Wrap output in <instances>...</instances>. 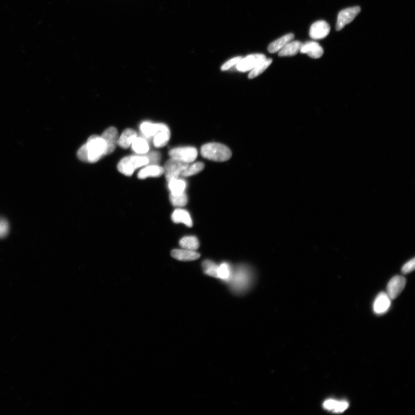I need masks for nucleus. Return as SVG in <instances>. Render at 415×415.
<instances>
[{
    "instance_id": "obj_21",
    "label": "nucleus",
    "mask_w": 415,
    "mask_h": 415,
    "mask_svg": "<svg viewBox=\"0 0 415 415\" xmlns=\"http://www.w3.org/2000/svg\"><path fill=\"white\" fill-rule=\"evenodd\" d=\"M294 38V35L292 33L284 35V36L278 39V40L270 44L268 47V51L271 53H275V52L280 51L285 46L293 41Z\"/></svg>"
},
{
    "instance_id": "obj_20",
    "label": "nucleus",
    "mask_w": 415,
    "mask_h": 415,
    "mask_svg": "<svg viewBox=\"0 0 415 415\" xmlns=\"http://www.w3.org/2000/svg\"><path fill=\"white\" fill-rule=\"evenodd\" d=\"M168 182V186L170 191V194L177 195L185 193L187 184H186L184 179L178 177L172 179Z\"/></svg>"
},
{
    "instance_id": "obj_28",
    "label": "nucleus",
    "mask_w": 415,
    "mask_h": 415,
    "mask_svg": "<svg viewBox=\"0 0 415 415\" xmlns=\"http://www.w3.org/2000/svg\"><path fill=\"white\" fill-rule=\"evenodd\" d=\"M272 62V59L266 58L265 61L260 63L259 64L256 66L254 69H252L251 71L250 72L249 74V78L254 79L255 77L261 75L262 73L264 72L265 70L269 67Z\"/></svg>"
},
{
    "instance_id": "obj_3",
    "label": "nucleus",
    "mask_w": 415,
    "mask_h": 415,
    "mask_svg": "<svg viewBox=\"0 0 415 415\" xmlns=\"http://www.w3.org/2000/svg\"><path fill=\"white\" fill-rule=\"evenodd\" d=\"M88 163H94L99 161L105 156L106 146L104 140L101 136L92 135L90 137L85 144Z\"/></svg>"
},
{
    "instance_id": "obj_13",
    "label": "nucleus",
    "mask_w": 415,
    "mask_h": 415,
    "mask_svg": "<svg viewBox=\"0 0 415 415\" xmlns=\"http://www.w3.org/2000/svg\"><path fill=\"white\" fill-rule=\"evenodd\" d=\"M391 299L385 293H379L374 302V311L377 314H382L388 311L391 305Z\"/></svg>"
},
{
    "instance_id": "obj_14",
    "label": "nucleus",
    "mask_w": 415,
    "mask_h": 415,
    "mask_svg": "<svg viewBox=\"0 0 415 415\" xmlns=\"http://www.w3.org/2000/svg\"><path fill=\"white\" fill-rule=\"evenodd\" d=\"M171 255L174 259L181 261H195L200 257L199 253L195 251L185 249H174L172 251Z\"/></svg>"
},
{
    "instance_id": "obj_6",
    "label": "nucleus",
    "mask_w": 415,
    "mask_h": 415,
    "mask_svg": "<svg viewBox=\"0 0 415 415\" xmlns=\"http://www.w3.org/2000/svg\"><path fill=\"white\" fill-rule=\"evenodd\" d=\"M188 165V163L182 162V161L170 158L165 163L163 167L164 174L166 176L167 180L168 181L172 179L180 177L182 171L187 167Z\"/></svg>"
},
{
    "instance_id": "obj_9",
    "label": "nucleus",
    "mask_w": 415,
    "mask_h": 415,
    "mask_svg": "<svg viewBox=\"0 0 415 415\" xmlns=\"http://www.w3.org/2000/svg\"><path fill=\"white\" fill-rule=\"evenodd\" d=\"M406 279L402 276H395L389 281L387 286V294L391 300L398 297L405 288Z\"/></svg>"
},
{
    "instance_id": "obj_26",
    "label": "nucleus",
    "mask_w": 415,
    "mask_h": 415,
    "mask_svg": "<svg viewBox=\"0 0 415 415\" xmlns=\"http://www.w3.org/2000/svg\"><path fill=\"white\" fill-rule=\"evenodd\" d=\"M179 245L182 249L196 251L199 248L198 239L194 236H187L182 238L179 241Z\"/></svg>"
},
{
    "instance_id": "obj_4",
    "label": "nucleus",
    "mask_w": 415,
    "mask_h": 415,
    "mask_svg": "<svg viewBox=\"0 0 415 415\" xmlns=\"http://www.w3.org/2000/svg\"><path fill=\"white\" fill-rule=\"evenodd\" d=\"M149 159L147 156H132L123 158L118 164L117 168L122 174L131 176L134 171L140 167L149 164Z\"/></svg>"
},
{
    "instance_id": "obj_32",
    "label": "nucleus",
    "mask_w": 415,
    "mask_h": 415,
    "mask_svg": "<svg viewBox=\"0 0 415 415\" xmlns=\"http://www.w3.org/2000/svg\"><path fill=\"white\" fill-rule=\"evenodd\" d=\"M415 268V258L410 259V261L407 262L405 264L403 265L402 269V271L404 274H408L414 271Z\"/></svg>"
},
{
    "instance_id": "obj_12",
    "label": "nucleus",
    "mask_w": 415,
    "mask_h": 415,
    "mask_svg": "<svg viewBox=\"0 0 415 415\" xmlns=\"http://www.w3.org/2000/svg\"><path fill=\"white\" fill-rule=\"evenodd\" d=\"M300 52L302 54H307L313 59L321 58L323 54V49L316 42H308L302 44Z\"/></svg>"
},
{
    "instance_id": "obj_1",
    "label": "nucleus",
    "mask_w": 415,
    "mask_h": 415,
    "mask_svg": "<svg viewBox=\"0 0 415 415\" xmlns=\"http://www.w3.org/2000/svg\"><path fill=\"white\" fill-rule=\"evenodd\" d=\"M254 275L251 268L246 265H240L232 269L230 279L228 283L231 291L236 294H241L248 291L252 286Z\"/></svg>"
},
{
    "instance_id": "obj_27",
    "label": "nucleus",
    "mask_w": 415,
    "mask_h": 415,
    "mask_svg": "<svg viewBox=\"0 0 415 415\" xmlns=\"http://www.w3.org/2000/svg\"><path fill=\"white\" fill-rule=\"evenodd\" d=\"M232 273V269L228 263L224 262L218 266L217 271V278L224 281H228L230 279Z\"/></svg>"
},
{
    "instance_id": "obj_5",
    "label": "nucleus",
    "mask_w": 415,
    "mask_h": 415,
    "mask_svg": "<svg viewBox=\"0 0 415 415\" xmlns=\"http://www.w3.org/2000/svg\"><path fill=\"white\" fill-rule=\"evenodd\" d=\"M171 158L185 163H193L198 156V151L193 147L175 148L170 151Z\"/></svg>"
},
{
    "instance_id": "obj_29",
    "label": "nucleus",
    "mask_w": 415,
    "mask_h": 415,
    "mask_svg": "<svg viewBox=\"0 0 415 415\" xmlns=\"http://www.w3.org/2000/svg\"><path fill=\"white\" fill-rule=\"evenodd\" d=\"M170 200L172 205L178 208L185 207L188 202V196L186 193L177 195L170 194Z\"/></svg>"
},
{
    "instance_id": "obj_31",
    "label": "nucleus",
    "mask_w": 415,
    "mask_h": 415,
    "mask_svg": "<svg viewBox=\"0 0 415 415\" xmlns=\"http://www.w3.org/2000/svg\"><path fill=\"white\" fill-rule=\"evenodd\" d=\"M9 223L3 218L0 217V239L6 236L9 232Z\"/></svg>"
},
{
    "instance_id": "obj_25",
    "label": "nucleus",
    "mask_w": 415,
    "mask_h": 415,
    "mask_svg": "<svg viewBox=\"0 0 415 415\" xmlns=\"http://www.w3.org/2000/svg\"><path fill=\"white\" fill-rule=\"evenodd\" d=\"M205 168V164L202 162H196L188 164L184 170L182 171L181 177H188L195 175L201 172Z\"/></svg>"
},
{
    "instance_id": "obj_2",
    "label": "nucleus",
    "mask_w": 415,
    "mask_h": 415,
    "mask_svg": "<svg viewBox=\"0 0 415 415\" xmlns=\"http://www.w3.org/2000/svg\"><path fill=\"white\" fill-rule=\"evenodd\" d=\"M201 154L206 159L215 161H227L232 156L229 148L217 143H208L202 146Z\"/></svg>"
},
{
    "instance_id": "obj_34",
    "label": "nucleus",
    "mask_w": 415,
    "mask_h": 415,
    "mask_svg": "<svg viewBox=\"0 0 415 415\" xmlns=\"http://www.w3.org/2000/svg\"><path fill=\"white\" fill-rule=\"evenodd\" d=\"M147 156L149 158V164H157L159 162L161 157L160 154L158 152L151 153Z\"/></svg>"
},
{
    "instance_id": "obj_7",
    "label": "nucleus",
    "mask_w": 415,
    "mask_h": 415,
    "mask_svg": "<svg viewBox=\"0 0 415 415\" xmlns=\"http://www.w3.org/2000/svg\"><path fill=\"white\" fill-rule=\"evenodd\" d=\"M361 11L360 6H354L341 10L339 12L336 26L337 31L342 30L347 24L351 23Z\"/></svg>"
},
{
    "instance_id": "obj_33",
    "label": "nucleus",
    "mask_w": 415,
    "mask_h": 415,
    "mask_svg": "<svg viewBox=\"0 0 415 415\" xmlns=\"http://www.w3.org/2000/svg\"><path fill=\"white\" fill-rule=\"evenodd\" d=\"M242 58L241 57H237L230 59L221 66V69L222 70H227L233 67L235 65H237L238 63L240 61Z\"/></svg>"
},
{
    "instance_id": "obj_22",
    "label": "nucleus",
    "mask_w": 415,
    "mask_h": 415,
    "mask_svg": "<svg viewBox=\"0 0 415 415\" xmlns=\"http://www.w3.org/2000/svg\"><path fill=\"white\" fill-rule=\"evenodd\" d=\"M302 44L300 41H291L281 49L279 55L280 57L295 55L300 52Z\"/></svg>"
},
{
    "instance_id": "obj_15",
    "label": "nucleus",
    "mask_w": 415,
    "mask_h": 415,
    "mask_svg": "<svg viewBox=\"0 0 415 415\" xmlns=\"http://www.w3.org/2000/svg\"><path fill=\"white\" fill-rule=\"evenodd\" d=\"M164 173V168L157 164H150L141 170L138 174V178L144 179L150 177H159Z\"/></svg>"
},
{
    "instance_id": "obj_30",
    "label": "nucleus",
    "mask_w": 415,
    "mask_h": 415,
    "mask_svg": "<svg viewBox=\"0 0 415 415\" xmlns=\"http://www.w3.org/2000/svg\"><path fill=\"white\" fill-rule=\"evenodd\" d=\"M218 265L210 260H206L203 262V269L206 275L217 278Z\"/></svg>"
},
{
    "instance_id": "obj_16",
    "label": "nucleus",
    "mask_w": 415,
    "mask_h": 415,
    "mask_svg": "<svg viewBox=\"0 0 415 415\" xmlns=\"http://www.w3.org/2000/svg\"><path fill=\"white\" fill-rule=\"evenodd\" d=\"M171 133L166 124H162L160 131L154 136V146L156 148L164 147L170 139Z\"/></svg>"
},
{
    "instance_id": "obj_24",
    "label": "nucleus",
    "mask_w": 415,
    "mask_h": 415,
    "mask_svg": "<svg viewBox=\"0 0 415 415\" xmlns=\"http://www.w3.org/2000/svg\"><path fill=\"white\" fill-rule=\"evenodd\" d=\"M133 151L136 154L143 155L149 153L150 150L149 144L146 139L141 137H137L131 144Z\"/></svg>"
},
{
    "instance_id": "obj_17",
    "label": "nucleus",
    "mask_w": 415,
    "mask_h": 415,
    "mask_svg": "<svg viewBox=\"0 0 415 415\" xmlns=\"http://www.w3.org/2000/svg\"><path fill=\"white\" fill-rule=\"evenodd\" d=\"M349 407V404L346 401H338L334 399L326 400L323 404L324 409L332 411L334 413H342Z\"/></svg>"
},
{
    "instance_id": "obj_19",
    "label": "nucleus",
    "mask_w": 415,
    "mask_h": 415,
    "mask_svg": "<svg viewBox=\"0 0 415 415\" xmlns=\"http://www.w3.org/2000/svg\"><path fill=\"white\" fill-rule=\"evenodd\" d=\"M138 137L136 132L132 129H126L122 133L118 140V145L122 149H127Z\"/></svg>"
},
{
    "instance_id": "obj_8",
    "label": "nucleus",
    "mask_w": 415,
    "mask_h": 415,
    "mask_svg": "<svg viewBox=\"0 0 415 415\" xmlns=\"http://www.w3.org/2000/svg\"><path fill=\"white\" fill-rule=\"evenodd\" d=\"M266 59L265 55L262 54H255L248 55L242 58L237 64V68L239 71L245 72L251 71L260 63L265 61Z\"/></svg>"
},
{
    "instance_id": "obj_10",
    "label": "nucleus",
    "mask_w": 415,
    "mask_h": 415,
    "mask_svg": "<svg viewBox=\"0 0 415 415\" xmlns=\"http://www.w3.org/2000/svg\"><path fill=\"white\" fill-rule=\"evenodd\" d=\"M102 138L104 140L106 149H105V156H108L114 153L116 147L118 145V132L117 129L115 127H110L105 129Z\"/></svg>"
},
{
    "instance_id": "obj_11",
    "label": "nucleus",
    "mask_w": 415,
    "mask_h": 415,
    "mask_svg": "<svg viewBox=\"0 0 415 415\" xmlns=\"http://www.w3.org/2000/svg\"><path fill=\"white\" fill-rule=\"evenodd\" d=\"M330 31L329 24L325 21L319 20L312 24L309 35L314 40H321L328 36Z\"/></svg>"
},
{
    "instance_id": "obj_23",
    "label": "nucleus",
    "mask_w": 415,
    "mask_h": 415,
    "mask_svg": "<svg viewBox=\"0 0 415 415\" xmlns=\"http://www.w3.org/2000/svg\"><path fill=\"white\" fill-rule=\"evenodd\" d=\"M163 124H154L150 122H144L140 126V130L146 138H152L160 131Z\"/></svg>"
},
{
    "instance_id": "obj_18",
    "label": "nucleus",
    "mask_w": 415,
    "mask_h": 415,
    "mask_svg": "<svg viewBox=\"0 0 415 415\" xmlns=\"http://www.w3.org/2000/svg\"><path fill=\"white\" fill-rule=\"evenodd\" d=\"M171 219L175 223H183L188 227L193 226V221L187 210L178 208L174 210L171 214Z\"/></svg>"
}]
</instances>
